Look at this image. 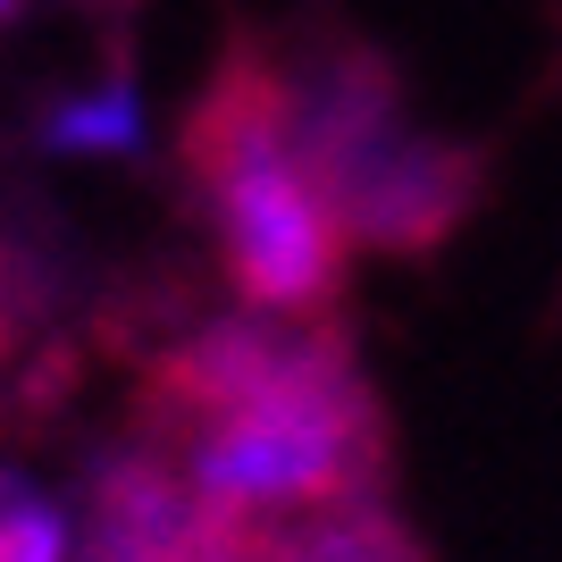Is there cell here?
Listing matches in <instances>:
<instances>
[{
    "mask_svg": "<svg viewBox=\"0 0 562 562\" xmlns=\"http://www.w3.org/2000/svg\"><path fill=\"white\" fill-rule=\"evenodd\" d=\"M25 9H34V0H0V34H9V25H18Z\"/></svg>",
    "mask_w": 562,
    "mask_h": 562,
    "instance_id": "obj_8",
    "label": "cell"
},
{
    "mask_svg": "<svg viewBox=\"0 0 562 562\" xmlns=\"http://www.w3.org/2000/svg\"><path fill=\"white\" fill-rule=\"evenodd\" d=\"M252 529L218 520L143 428H126L85 479L76 562H244Z\"/></svg>",
    "mask_w": 562,
    "mask_h": 562,
    "instance_id": "obj_4",
    "label": "cell"
},
{
    "mask_svg": "<svg viewBox=\"0 0 562 562\" xmlns=\"http://www.w3.org/2000/svg\"><path fill=\"white\" fill-rule=\"evenodd\" d=\"M193 211L211 235V260L227 278L235 311L260 319H336L352 278V244L336 227V202L319 193L294 117H285L278 50L227 43L186 101L177 126Z\"/></svg>",
    "mask_w": 562,
    "mask_h": 562,
    "instance_id": "obj_2",
    "label": "cell"
},
{
    "mask_svg": "<svg viewBox=\"0 0 562 562\" xmlns=\"http://www.w3.org/2000/svg\"><path fill=\"white\" fill-rule=\"evenodd\" d=\"M278 76L294 143H303L319 193L336 202V227L352 252L428 260L437 244L462 235V218L487 193V160L470 143L437 135L370 43L319 34L303 50H278Z\"/></svg>",
    "mask_w": 562,
    "mask_h": 562,
    "instance_id": "obj_3",
    "label": "cell"
},
{
    "mask_svg": "<svg viewBox=\"0 0 562 562\" xmlns=\"http://www.w3.org/2000/svg\"><path fill=\"white\" fill-rule=\"evenodd\" d=\"M25 336H34V278H25V260L0 244V370L25 352Z\"/></svg>",
    "mask_w": 562,
    "mask_h": 562,
    "instance_id": "obj_7",
    "label": "cell"
},
{
    "mask_svg": "<svg viewBox=\"0 0 562 562\" xmlns=\"http://www.w3.org/2000/svg\"><path fill=\"white\" fill-rule=\"evenodd\" d=\"M34 143L59 151V160H135L143 151V93H135V68L110 59L101 76L50 93L43 117H34Z\"/></svg>",
    "mask_w": 562,
    "mask_h": 562,
    "instance_id": "obj_5",
    "label": "cell"
},
{
    "mask_svg": "<svg viewBox=\"0 0 562 562\" xmlns=\"http://www.w3.org/2000/svg\"><path fill=\"white\" fill-rule=\"evenodd\" d=\"M135 428L235 529L386 495V403L345 319L193 311L135 361Z\"/></svg>",
    "mask_w": 562,
    "mask_h": 562,
    "instance_id": "obj_1",
    "label": "cell"
},
{
    "mask_svg": "<svg viewBox=\"0 0 562 562\" xmlns=\"http://www.w3.org/2000/svg\"><path fill=\"white\" fill-rule=\"evenodd\" d=\"M244 562H428V554L386 495H361V504H336V513L260 529Z\"/></svg>",
    "mask_w": 562,
    "mask_h": 562,
    "instance_id": "obj_6",
    "label": "cell"
}]
</instances>
